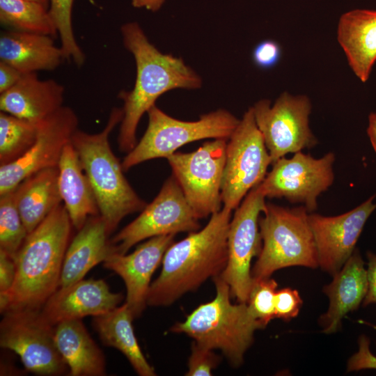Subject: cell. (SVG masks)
<instances>
[{
  "label": "cell",
  "mask_w": 376,
  "mask_h": 376,
  "mask_svg": "<svg viewBox=\"0 0 376 376\" xmlns=\"http://www.w3.org/2000/svg\"><path fill=\"white\" fill-rule=\"evenodd\" d=\"M120 32L125 49L134 56L136 70L134 88L118 93L123 102L118 148L127 153L136 144V132L141 117L155 105L159 96L175 88L197 89L202 80L181 58L159 51L137 22L122 25Z\"/></svg>",
  "instance_id": "6da1fadb"
},
{
  "label": "cell",
  "mask_w": 376,
  "mask_h": 376,
  "mask_svg": "<svg viewBox=\"0 0 376 376\" xmlns=\"http://www.w3.org/2000/svg\"><path fill=\"white\" fill-rule=\"evenodd\" d=\"M232 211L222 207L204 228L173 243L163 257L159 276L150 284L147 306H167L207 279L219 276L228 261Z\"/></svg>",
  "instance_id": "7a4b0ae2"
},
{
  "label": "cell",
  "mask_w": 376,
  "mask_h": 376,
  "mask_svg": "<svg viewBox=\"0 0 376 376\" xmlns=\"http://www.w3.org/2000/svg\"><path fill=\"white\" fill-rule=\"evenodd\" d=\"M72 224L64 205H58L29 233L14 260L11 289L0 293L1 313L14 309L40 310L59 288Z\"/></svg>",
  "instance_id": "3957f363"
},
{
  "label": "cell",
  "mask_w": 376,
  "mask_h": 376,
  "mask_svg": "<svg viewBox=\"0 0 376 376\" xmlns=\"http://www.w3.org/2000/svg\"><path fill=\"white\" fill-rule=\"evenodd\" d=\"M123 118V108H113L102 131L90 134L77 130L71 140L109 235L123 218L142 211L147 205L125 178L122 163L110 146L109 136Z\"/></svg>",
  "instance_id": "277c9868"
},
{
  "label": "cell",
  "mask_w": 376,
  "mask_h": 376,
  "mask_svg": "<svg viewBox=\"0 0 376 376\" xmlns=\"http://www.w3.org/2000/svg\"><path fill=\"white\" fill-rule=\"evenodd\" d=\"M213 281L215 297L199 305L170 331L185 334L202 346L220 350L232 366L238 367L253 341L255 331L265 327L246 303H231L230 287L220 275Z\"/></svg>",
  "instance_id": "5b68a950"
},
{
  "label": "cell",
  "mask_w": 376,
  "mask_h": 376,
  "mask_svg": "<svg viewBox=\"0 0 376 376\" xmlns=\"http://www.w3.org/2000/svg\"><path fill=\"white\" fill-rule=\"evenodd\" d=\"M262 213V248L251 269L253 279L269 278L288 267H319L309 213L304 205L289 208L269 203Z\"/></svg>",
  "instance_id": "8992f818"
},
{
  "label": "cell",
  "mask_w": 376,
  "mask_h": 376,
  "mask_svg": "<svg viewBox=\"0 0 376 376\" xmlns=\"http://www.w3.org/2000/svg\"><path fill=\"white\" fill-rule=\"evenodd\" d=\"M146 130L122 161L124 172L148 160L167 158L181 146L205 139H228L240 120L226 109L202 115L198 120L174 118L152 106L147 112Z\"/></svg>",
  "instance_id": "52a82bcc"
},
{
  "label": "cell",
  "mask_w": 376,
  "mask_h": 376,
  "mask_svg": "<svg viewBox=\"0 0 376 376\" xmlns=\"http://www.w3.org/2000/svg\"><path fill=\"white\" fill-rule=\"evenodd\" d=\"M272 159L257 127L252 107L227 141L221 187L222 207L233 212L267 175Z\"/></svg>",
  "instance_id": "ba28073f"
},
{
  "label": "cell",
  "mask_w": 376,
  "mask_h": 376,
  "mask_svg": "<svg viewBox=\"0 0 376 376\" xmlns=\"http://www.w3.org/2000/svg\"><path fill=\"white\" fill-rule=\"evenodd\" d=\"M228 140L214 139L193 152H175L166 158L172 174L198 219L222 208L221 187Z\"/></svg>",
  "instance_id": "9c48e42d"
},
{
  "label": "cell",
  "mask_w": 376,
  "mask_h": 376,
  "mask_svg": "<svg viewBox=\"0 0 376 376\" xmlns=\"http://www.w3.org/2000/svg\"><path fill=\"white\" fill-rule=\"evenodd\" d=\"M198 220L172 174L153 201L110 240L112 251L125 254L146 239L196 231L201 226Z\"/></svg>",
  "instance_id": "30bf717a"
},
{
  "label": "cell",
  "mask_w": 376,
  "mask_h": 376,
  "mask_svg": "<svg viewBox=\"0 0 376 376\" xmlns=\"http://www.w3.org/2000/svg\"><path fill=\"white\" fill-rule=\"evenodd\" d=\"M3 315L0 345L15 352L25 369L46 376L67 373L68 367L55 343L54 327L42 320L40 310L14 309Z\"/></svg>",
  "instance_id": "8fae6325"
},
{
  "label": "cell",
  "mask_w": 376,
  "mask_h": 376,
  "mask_svg": "<svg viewBox=\"0 0 376 376\" xmlns=\"http://www.w3.org/2000/svg\"><path fill=\"white\" fill-rule=\"evenodd\" d=\"M252 109L272 164L288 153L317 144L308 124L311 104L306 96H293L284 92L272 106L269 100L264 99L256 102Z\"/></svg>",
  "instance_id": "7c38bea8"
},
{
  "label": "cell",
  "mask_w": 376,
  "mask_h": 376,
  "mask_svg": "<svg viewBox=\"0 0 376 376\" xmlns=\"http://www.w3.org/2000/svg\"><path fill=\"white\" fill-rule=\"evenodd\" d=\"M266 205L259 185L235 209L228 233V261L220 274L238 302L247 303L253 284L251 263L262 248L258 220Z\"/></svg>",
  "instance_id": "4fadbf2b"
},
{
  "label": "cell",
  "mask_w": 376,
  "mask_h": 376,
  "mask_svg": "<svg viewBox=\"0 0 376 376\" xmlns=\"http://www.w3.org/2000/svg\"><path fill=\"white\" fill-rule=\"evenodd\" d=\"M294 154L272 164L259 186L265 198L301 203L311 212L317 209L318 196L333 184L335 155L328 152L316 159L301 151Z\"/></svg>",
  "instance_id": "5bb4252c"
},
{
  "label": "cell",
  "mask_w": 376,
  "mask_h": 376,
  "mask_svg": "<svg viewBox=\"0 0 376 376\" xmlns=\"http://www.w3.org/2000/svg\"><path fill=\"white\" fill-rule=\"evenodd\" d=\"M75 111L63 106L38 123L32 146L15 161L0 166V196L13 191L24 179L42 170L58 167L64 147L78 130Z\"/></svg>",
  "instance_id": "9a60e30c"
},
{
  "label": "cell",
  "mask_w": 376,
  "mask_h": 376,
  "mask_svg": "<svg viewBox=\"0 0 376 376\" xmlns=\"http://www.w3.org/2000/svg\"><path fill=\"white\" fill-rule=\"evenodd\" d=\"M373 199L371 196L357 207L337 216L308 214L318 264L324 271L334 275L352 255L366 221L376 209Z\"/></svg>",
  "instance_id": "2e32d148"
},
{
  "label": "cell",
  "mask_w": 376,
  "mask_h": 376,
  "mask_svg": "<svg viewBox=\"0 0 376 376\" xmlns=\"http://www.w3.org/2000/svg\"><path fill=\"white\" fill-rule=\"evenodd\" d=\"M174 236L170 234L149 238L132 253H113L103 262L105 268L123 280L127 290L125 302L134 318L140 317L147 306L152 276L173 243Z\"/></svg>",
  "instance_id": "e0dca14e"
},
{
  "label": "cell",
  "mask_w": 376,
  "mask_h": 376,
  "mask_svg": "<svg viewBox=\"0 0 376 376\" xmlns=\"http://www.w3.org/2000/svg\"><path fill=\"white\" fill-rule=\"evenodd\" d=\"M122 293L112 292L102 279H81L58 288L40 310L42 320L54 327L65 320L104 314L119 306Z\"/></svg>",
  "instance_id": "ac0fdd59"
},
{
  "label": "cell",
  "mask_w": 376,
  "mask_h": 376,
  "mask_svg": "<svg viewBox=\"0 0 376 376\" xmlns=\"http://www.w3.org/2000/svg\"><path fill=\"white\" fill-rule=\"evenodd\" d=\"M64 86L54 79H40L36 72L23 74L9 90L0 94V109L38 123L64 106Z\"/></svg>",
  "instance_id": "d6986e66"
},
{
  "label": "cell",
  "mask_w": 376,
  "mask_h": 376,
  "mask_svg": "<svg viewBox=\"0 0 376 376\" xmlns=\"http://www.w3.org/2000/svg\"><path fill=\"white\" fill-rule=\"evenodd\" d=\"M332 281L323 292L329 299L327 311L320 319L322 331L336 332L341 320L349 312L355 311L363 301L368 291L367 270L358 249L342 268L333 275Z\"/></svg>",
  "instance_id": "ffe728a7"
},
{
  "label": "cell",
  "mask_w": 376,
  "mask_h": 376,
  "mask_svg": "<svg viewBox=\"0 0 376 376\" xmlns=\"http://www.w3.org/2000/svg\"><path fill=\"white\" fill-rule=\"evenodd\" d=\"M52 36L13 30L2 31L0 36V61L22 74L37 71H52L65 60L61 47Z\"/></svg>",
  "instance_id": "44dd1931"
},
{
  "label": "cell",
  "mask_w": 376,
  "mask_h": 376,
  "mask_svg": "<svg viewBox=\"0 0 376 376\" xmlns=\"http://www.w3.org/2000/svg\"><path fill=\"white\" fill-rule=\"evenodd\" d=\"M109 236L100 214L87 219L66 250L59 288L83 279L89 270L113 253Z\"/></svg>",
  "instance_id": "7402d4cb"
},
{
  "label": "cell",
  "mask_w": 376,
  "mask_h": 376,
  "mask_svg": "<svg viewBox=\"0 0 376 376\" xmlns=\"http://www.w3.org/2000/svg\"><path fill=\"white\" fill-rule=\"evenodd\" d=\"M338 41L354 75L368 81L376 61V10L354 9L338 22Z\"/></svg>",
  "instance_id": "603a6c76"
},
{
  "label": "cell",
  "mask_w": 376,
  "mask_h": 376,
  "mask_svg": "<svg viewBox=\"0 0 376 376\" xmlns=\"http://www.w3.org/2000/svg\"><path fill=\"white\" fill-rule=\"evenodd\" d=\"M58 187L74 228L80 230L91 216L100 214L95 196L72 142L63 148L58 164Z\"/></svg>",
  "instance_id": "cb8c5ba5"
},
{
  "label": "cell",
  "mask_w": 376,
  "mask_h": 376,
  "mask_svg": "<svg viewBox=\"0 0 376 376\" xmlns=\"http://www.w3.org/2000/svg\"><path fill=\"white\" fill-rule=\"evenodd\" d=\"M56 347L71 376H104V354L88 332L81 319L65 320L54 327Z\"/></svg>",
  "instance_id": "d4e9b609"
},
{
  "label": "cell",
  "mask_w": 376,
  "mask_h": 376,
  "mask_svg": "<svg viewBox=\"0 0 376 376\" xmlns=\"http://www.w3.org/2000/svg\"><path fill=\"white\" fill-rule=\"evenodd\" d=\"M14 196L29 234L61 204L58 167L46 169L26 178L14 189Z\"/></svg>",
  "instance_id": "484cf974"
},
{
  "label": "cell",
  "mask_w": 376,
  "mask_h": 376,
  "mask_svg": "<svg viewBox=\"0 0 376 376\" xmlns=\"http://www.w3.org/2000/svg\"><path fill=\"white\" fill-rule=\"evenodd\" d=\"M133 314L125 302L114 309L93 318V325L102 342L121 352L136 373L155 376L156 373L145 358L134 332Z\"/></svg>",
  "instance_id": "4316f807"
},
{
  "label": "cell",
  "mask_w": 376,
  "mask_h": 376,
  "mask_svg": "<svg viewBox=\"0 0 376 376\" xmlns=\"http://www.w3.org/2000/svg\"><path fill=\"white\" fill-rule=\"evenodd\" d=\"M0 22L8 30L58 36L49 8L31 0H0Z\"/></svg>",
  "instance_id": "83f0119b"
},
{
  "label": "cell",
  "mask_w": 376,
  "mask_h": 376,
  "mask_svg": "<svg viewBox=\"0 0 376 376\" xmlns=\"http://www.w3.org/2000/svg\"><path fill=\"white\" fill-rule=\"evenodd\" d=\"M38 132V123L1 111L0 165L22 157L36 141Z\"/></svg>",
  "instance_id": "f1b7e54d"
},
{
  "label": "cell",
  "mask_w": 376,
  "mask_h": 376,
  "mask_svg": "<svg viewBox=\"0 0 376 376\" xmlns=\"http://www.w3.org/2000/svg\"><path fill=\"white\" fill-rule=\"evenodd\" d=\"M27 235L15 203L14 190L0 196V250L14 258Z\"/></svg>",
  "instance_id": "f546056e"
},
{
  "label": "cell",
  "mask_w": 376,
  "mask_h": 376,
  "mask_svg": "<svg viewBox=\"0 0 376 376\" xmlns=\"http://www.w3.org/2000/svg\"><path fill=\"white\" fill-rule=\"evenodd\" d=\"M73 3L74 0H50L49 10L57 29L65 59L81 67L85 62L86 56L73 32Z\"/></svg>",
  "instance_id": "4dcf8cb0"
},
{
  "label": "cell",
  "mask_w": 376,
  "mask_h": 376,
  "mask_svg": "<svg viewBox=\"0 0 376 376\" xmlns=\"http://www.w3.org/2000/svg\"><path fill=\"white\" fill-rule=\"evenodd\" d=\"M278 283L269 278L253 279L247 301L249 308L264 327L275 318V296Z\"/></svg>",
  "instance_id": "1f68e13d"
},
{
  "label": "cell",
  "mask_w": 376,
  "mask_h": 376,
  "mask_svg": "<svg viewBox=\"0 0 376 376\" xmlns=\"http://www.w3.org/2000/svg\"><path fill=\"white\" fill-rule=\"evenodd\" d=\"M220 361V358L213 350L194 342L188 360L187 376H209Z\"/></svg>",
  "instance_id": "d6a6232c"
},
{
  "label": "cell",
  "mask_w": 376,
  "mask_h": 376,
  "mask_svg": "<svg viewBox=\"0 0 376 376\" xmlns=\"http://www.w3.org/2000/svg\"><path fill=\"white\" fill-rule=\"evenodd\" d=\"M302 299L297 290L285 288L276 291L275 317L288 321L299 313Z\"/></svg>",
  "instance_id": "836d02e7"
},
{
  "label": "cell",
  "mask_w": 376,
  "mask_h": 376,
  "mask_svg": "<svg viewBox=\"0 0 376 376\" xmlns=\"http://www.w3.org/2000/svg\"><path fill=\"white\" fill-rule=\"evenodd\" d=\"M281 49L279 44L272 40L258 43L253 51V61L260 68L274 67L280 60Z\"/></svg>",
  "instance_id": "e575fe53"
},
{
  "label": "cell",
  "mask_w": 376,
  "mask_h": 376,
  "mask_svg": "<svg viewBox=\"0 0 376 376\" xmlns=\"http://www.w3.org/2000/svg\"><path fill=\"white\" fill-rule=\"evenodd\" d=\"M370 340L364 335L359 338L358 352L347 361V371L353 372L364 369H376V356L370 350Z\"/></svg>",
  "instance_id": "d590c367"
},
{
  "label": "cell",
  "mask_w": 376,
  "mask_h": 376,
  "mask_svg": "<svg viewBox=\"0 0 376 376\" xmlns=\"http://www.w3.org/2000/svg\"><path fill=\"white\" fill-rule=\"evenodd\" d=\"M15 276L16 265L14 258L0 250V293L11 289Z\"/></svg>",
  "instance_id": "8d00e7d4"
},
{
  "label": "cell",
  "mask_w": 376,
  "mask_h": 376,
  "mask_svg": "<svg viewBox=\"0 0 376 376\" xmlns=\"http://www.w3.org/2000/svg\"><path fill=\"white\" fill-rule=\"evenodd\" d=\"M368 268V291L363 301V306L376 303V253L367 252Z\"/></svg>",
  "instance_id": "74e56055"
},
{
  "label": "cell",
  "mask_w": 376,
  "mask_h": 376,
  "mask_svg": "<svg viewBox=\"0 0 376 376\" xmlns=\"http://www.w3.org/2000/svg\"><path fill=\"white\" fill-rule=\"evenodd\" d=\"M22 75L14 67L0 61V94L16 84Z\"/></svg>",
  "instance_id": "f35d334b"
},
{
  "label": "cell",
  "mask_w": 376,
  "mask_h": 376,
  "mask_svg": "<svg viewBox=\"0 0 376 376\" xmlns=\"http://www.w3.org/2000/svg\"><path fill=\"white\" fill-rule=\"evenodd\" d=\"M165 0H131V4L136 8H146L155 12L161 8Z\"/></svg>",
  "instance_id": "ab89813d"
},
{
  "label": "cell",
  "mask_w": 376,
  "mask_h": 376,
  "mask_svg": "<svg viewBox=\"0 0 376 376\" xmlns=\"http://www.w3.org/2000/svg\"><path fill=\"white\" fill-rule=\"evenodd\" d=\"M367 134L370 143L376 152V113L371 112L368 116V125L367 127Z\"/></svg>",
  "instance_id": "60d3db41"
},
{
  "label": "cell",
  "mask_w": 376,
  "mask_h": 376,
  "mask_svg": "<svg viewBox=\"0 0 376 376\" xmlns=\"http://www.w3.org/2000/svg\"><path fill=\"white\" fill-rule=\"evenodd\" d=\"M40 3L45 7L49 8L50 0H31Z\"/></svg>",
  "instance_id": "b9f144b4"
}]
</instances>
